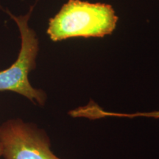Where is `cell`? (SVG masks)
<instances>
[{
	"label": "cell",
	"mask_w": 159,
	"mask_h": 159,
	"mask_svg": "<svg viewBox=\"0 0 159 159\" xmlns=\"http://www.w3.org/2000/svg\"><path fill=\"white\" fill-rule=\"evenodd\" d=\"M118 21L109 4L68 0L49 19L47 34L53 42L75 38H103L114 33Z\"/></svg>",
	"instance_id": "obj_1"
},
{
	"label": "cell",
	"mask_w": 159,
	"mask_h": 159,
	"mask_svg": "<svg viewBox=\"0 0 159 159\" xmlns=\"http://www.w3.org/2000/svg\"><path fill=\"white\" fill-rule=\"evenodd\" d=\"M35 5L30 6L24 15L16 16L5 10L14 21L19 31L21 46L17 58L8 68L0 71V92L10 91L21 95L40 107H43L47 100V93L31 85L30 73L36 69L40 46L39 37L29 25Z\"/></svg>",
	"instance_id": "obj_2"
},
{
	"label": "cell",
	"mask_w": 159,
	"mask_h": 159,
	"mask_svg": "<svg viewBox=\"0 0 159 159\" xmlns=\"http://www.w3.org/2000/svg\"><path fill=\"white\" fill-rule=\"evenodd\" d=\"M0 154L3 159H62L52 152L43 129L21 118L0 125Z\"/></svg>",
	"instance_id": "obj_3"
},
{
	"label": "cell",
	"mask_w": 159,
	"mask_h": 159,
	"mask_svg": "<svg viewBox=\"0 0 159 159\" xmlns=\"http://www.w3.org/2000/svg\"><path fill=\"white\" fill-rule=\"evenodd\" d=\"M89 115L91 119H96L108 118V117H117V118H128L134 119L137 117H145V118H152L159 119V110L153 111H148V112H136L133 114H125V113L111 112V111H105L101 108L98 104H95L91 106L89 111Z\"/></svg>",
	"instance_id": "obj_4"
},
{
	"label": "cell",
	"mask_w": 159,
	"mask_h": 159,
	"mask_svg": "<svg viewBox=\"0 0 159 159\" xmlns=\"http://www.w3.org/2000/svg\"><path fill=\"white\" fill-rule=\"evenodd\" d=\"M0 158H1V154H0Z\"/></svg>",
	"instance_id": "obj_5"
}]
</instances>
